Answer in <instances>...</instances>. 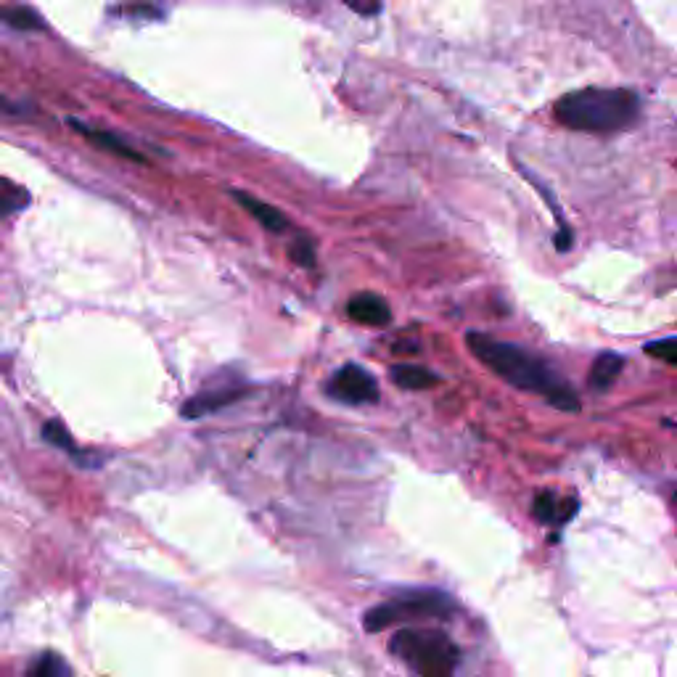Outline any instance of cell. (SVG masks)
I'll list each match as a JSON object with an SVG mask.
<instances>
[{"label":"cell","instance_id":"cell-19","mask_svg":"<svg viewBox=\"0 0 677 677\" xmlns=\"http://www.w3.org/2000/svg\"><path fill=\"white\" fill-rule=\"evenodd\" d=\"M360 16H376L381 11V0H344Z\"/></svg>","mask_w":677,"mask_h":677},{"label":"cell","instance_id":"cell-16","mask_svg":"<svg viewBox=\"0 0 677 677\" xmlns=\"http://www.w3.org/2000/svg\"><path fill=\"white\" fill-rule=\"evenodd\" d=\"M643 352H646V355H651V358L662 360V363H670L677 368V336H675V339H659V342H648L646 347H643Z\"/></svg>","mask_w":677,"mask_h":677},{"label":"cell","instance_id":"cell-9","mask_svg":"<svg viewBox=\"0 0 677 677\" xmlns=\"http://www.w3.org/2000/svg\"><path fill=\"white\" fill-rule=\"evenodd\" d=\"M577 500L566 498L558 500L553 492H540L532 503V514H535L537 521H543V524H566V521L572 519L577 514Z\"/></svg>","mask_w":677,"mask_h":677},{"label":"cell","instance_id":"cell-17","mask_svg":"<svg viewBox=\"0 0 677 677\" xmlns=\"http://www.w3.org/2000/svg\"><path fill=\"white\" fill-rule=\"evenodd\" d=\"M30 201V194L22 186H14L6 180V191H3V215H14Z\"/></svg>","mask_w":677,"mask_h":677},{"label":"cell","instance_id":"cell-15","mask_svg":"<svg viewBox=\"0 0 677 677\" xmlns=\"http://www.w3.org/2000/svg\"><path fill=\"white\" fill-rule=\"evenodd\" d=\"M3 19H6L8 27H14V30H43V22H40V16L35 14V11H30V8H6L3 11Z\"/></svg>","mask_w":677,"mask_h":677},{"label":"cell","instance_id":"cell-12","mask_svg":"<svg viewBox=\"0 0 677 677\" xmlns=\"http://www.w3.org/2000/svg\"><path fill=\"white\" fill-rule=\"evenodd\" d=\"M389 376H392L397 387L413 389V392H421V389L439 384L437 373H432L429 368H421V365H395Z\"/></svg>","mask_w":677,"mask_h":677},{"label":"cell","instance_id":"cell-21","mask_svg":"<svg viewBox=\"0 0 677 677\" xmlns=\"http://www.w3.org/2000/svg\"><path fill=\"white\" fill-rule=\"evenodd\" d=\"M675 503H677V492H675Z\"/></svg>","mask_w":677,"mask_h":677},{"label":"cell","instance_id":"cell-7","mask_svg":"<svg viewBox=\"0 0 677 677\" xmlns=\"http://www.w3.org/2000/svg\"><path fill=\"white\" fill-rule=\"evenodd\" d=\"M246 395L244 387H225V389H204V392H199L196 397H191V400L183 405V418H201L207 416V413H215V410L225 408V405H231V402H236L239 397Z\"/></svg>","mask_w":677,"mask_h":677},{"label":"cell","instance_id":"cell-1","mask_svg":"<svg viewBox=\"0 0 677 677\" xmlns=\"http://www.w3.org/2000/svg\"><path fill=\"white\" fill-rule=\"evenodd\" d=\"M466 344L487 368H492L511 387L543 395L553 408L564 410V413H577L580 410L577 392L564 379H558L551 365L537 358V355H532L529 350H521L516 344L498 342V339H492L487 334H477V331L466 336Z\"/></svg>","mask_w":677,"mask_h":677},{"label":"cell","instance_id":"cell-20","mask_svg":"<svg viewBox=\"0 0 677 677\" xmlns=\"http://www.w3.org/2000/svg\"><path fill=\"white\" fill-rule=\"evenodd\" d=\"M556 249H558V252H569V249H572V231H569L566 225H561V228H558Z\"/></svg>","mask_w":677,"mask_h":677},{"label":"cell","instance_id":"cell-5","mask_svg":"<svg viewBox=\"0 0 677 677\" xmlns=\"http://www.w3.org/2000/svg\"><path fill=\"white\" fill-rule=\"evenodd\" d=\"M326 395L344 405H371L379 400V384L363 365H344L326 381Z\"/></svg>","mask_w":677,"mask_h":677},{"label":"cell","instance_id":"cell-2","mask_svg":"<svg viewBox=\"0 0 677 677\" xmlns=\"http://www.w3.org/2000/svg\"><path fill=\"white\" fill-rule=\"evenodd\" d=\"M553 114L561 125L582 133H617L640 117V98L625 88H585L558 98Z\"/></svg>","mask_w":677,"mask_h":677},{"label":"cell","instance_id":"cell-3","mask_svg":"<svg viewBox=\"0 0 677 677\" xmlns=\"http://www.w3.org/2000/svg\"><path fill=\"white\" fill-rule=\"evenodd\" d=\"M389 646L418 677H453L461 662V651L453 638L432 627H405Z\"/></svg>","mask_w":677,"mask_h":677},{"label":"cell","instance_id":"cell-14","mask_svg":"<svg viewBox=\"0 0 677 677\" xmlns=\"http://www.w3.org/2000/svg\"><path fill=\"white\" fill-rule=\"evenodd\" d=\"M43 439L45 442H51L53 447H59V450H67L72 458H77L80 455V450H77L75 439H72V434H69V429L61 421H45L43 424Z\"/></svg>","mask_w":677,"mask_h":677},{"label":"cell","instance_id":"cell-18","mask_svg":"<svg viewBox=\"0 0 677 677\" xmlns=\"http://www.w3.org/2000/svg\"><path fill=\"white\" fill-rule=\"evenodd\" d=\"M291 260L302 265V268H313L315 265V246L313 241L305 239V236H299L294 244H291Z\"/></svg>","mask_w":677,"mask_h":677},{"label":"cell","instance_id":"cell-10","mask_svg":"<svg viewBox=\"0 0 677 677\" xmlns=\"http://www.w3.org/2000/svg\"><path fill=\"white\" fill-rule=\"evenodd\" d=\"M231 196L239 201L241 207H244L246 212H249V215H252L254 220L262 225V228H268V231H273V233H283L286 228H289V220H286V215H283L281 209L270 207V204L254 199V196L244 194V191H231Z\"/></svg>","mask_w":677,"mask_h":677},{"label":"cell","instance_id":"cell-11","mask_svg":"<svg viewBox=\"0 0 677 677\" xmlns=\"http://www.w3.org/2000/svg\"><path fill=\"white\" fill-rule=\"evenodd\" d=\"M622 368H625V358L622 355H617V352H603V355L596 358L593 368H590L588 387L593 392H606L619 379Z\"/></svg>","mask_w":677,"mask_h":677},{"label":"cell","instance_id":"cell-8","mask_svg":"<svg viewBox=\"0 0 677 677\" xmlns=\"http://www.w3.org/2000/svg\"><path fill=\"white\" fill-rule=\"evenodd\" d=\"M69 125L75 127V133H80L85 141H90L93 146H98L101 151H109V154H114V157L130 159V162H146V159H143L141 154H138V151L130 146V143H125L122 138H117L114 133H109V130H96V127L82 125V122H77V120H69Z\"/></svg>","mask_w":677,"mask_h":677},{"label":"cell","instance_id":"cell-6","mask_svg":"<svg viewBox=\"0 0 677 677\" xmlns=\"http://www.w3.org/2000/svg\"><path fill=\"white\" fill-rule=\"evenodd\" d=\"M347 313H350L352 320L373 328L387 326L392 320V310H389L387 299L379 297V294H371V291H363L358 297H352L350 305H347Z\"/></svg>","mask_w":677,"mask_h":677},{"label":"cell","instance_id":"cell-13","mask_svg":"<svg viewBox=\"0 0 677 677\" xmlns=\"http://www.w3.org/2000/svg\"><path fill=\"white\" fill-rule=\"evenodd\" d=\"M24 677H72V670H69V664L59 654L45 651L30 664V670Z\"/></svg>","mask_w":677,"mask_h":677},{"label":"cell","instance_id":"cell-4","mask_svg":"<svg viewBox=\"0 0 677 677\" xmlns=\"http://www.w3.org/2000/svg\"><path fill=\"white\" fill-rule=\"evenodd\" d=\"M453 614V601L437 590H408L387 603L373 606L365 614V630L379 633L400 622H416V619H447Z\"/></svg>","mask_w":677,"mask_h":677}]
</instances>
